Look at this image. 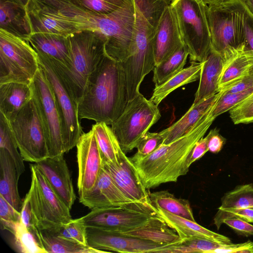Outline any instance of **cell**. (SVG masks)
<instances>
[{
  "instance_id": "7bdbcfd3",
  "label": "cell",
  "mask_w": 253,
  "mask_h": 253,
  "mask_svg": "<svg viewBox=\"0 0 253 253\" xmlns=\"http://www.w3.org/2000/svg\"><path fill=\"white\" fill-rule=\"evenodd\" d=\"M20 219V212L17 211L5 199L0 196L1 229L6 230L12 234Z\"/></svg>"
},
{
  "instance_id": "ba28073f",
  "label": "cell",
  "mask_w": 253,
  "mask_h": 253,
  "mask_svg": "<svg viewBox=\"0 0 253 253\" xmlns=\"http://www.w3.org/2000/svg\"><path fill=\"white\" fill-rule=\"evenodd\" d=\"M39 68L38 54L28 41L0 29V84L30 85Z\"/></svg>"
},
{
  "instance_id": "f35d334b",
  "label": "cell",
  "mask_w": 253,
  "mask_h": 253,
  "mask_svg": "<svg viewBox=\"0 0 253 253\" xmlns=\"http://www.w3.org/2000/svg\"><path fill=\"white\" fill-rule=\"evenodd\" d=\"M86 226L82 218L72 219L50 230H45L52 235L71 241L88 246L86 239Z\"/></svg>"
},
{
  "instance_id": "4316f807",
  "label": "cell",
  "mask_w": 253,
  "mask_h": 253,
  "mask_svg": "<svg viewBox=\"0 0 253 253\" xmlns=\"http://www.w3.org/2000/svg\"><path fill=\"white\" fill-rule=\"evenodd\" d=\"M19 177L12 158L6 150L0 148V196L20 212L23 201L18 189Z\"/></svg>"
},
{
  "instance_id": "9c48e42d",
  "label": "cell",
  "mask_w": 253,
  "mask_h": 253,
  "mask_svg": "<svg viewBox=\"0 0 253 253\" xmlns=\"http://www.w3.org/2000/svg\"><path fill=\"white\" fill-rule=\"evenodd\" d=\"M158 106L140 93L128 101L121 116L111 125L123 151H132L161 118Z\"/></svg>"
},
{
  "instance_id": "7c38bea8",
  "label": "cell",
  "mask_w": 253,
  "mask_h": 253,
  "mask_svg": "<svg viewBox=\"0 0 253 253\" xmlns=\"http://www.w3.org/2000/svg\"><path fill=\"white\" fill-rule=\"evenodd\" d=\"M159 215L152 203L132 202L123 206L95 208L82 217L86 227L125 232L139 227Z\"/></svg>"
},
{
  "instance_id": "ab89813d",
  "label": "cell",
  "mask_w": 253,
  "mask_h": 253,
  "mask_svg": "<svg viewBox=\"0 0 253 253\" xmlns=\"http://www.w3.org/2000/svg\"><path fill=\"white\" fill-rule=\"evenodd\" d=\"M135 7L155 29L171 0H133Z\"/></svg>"
},
{
  "instance_id": "30bf717a",
  "label": "cell",
  "mask_w": 253,
  "mask_h": 253,
  "mask_svg": "<svg viewBox=\"0 0 253 253\" xmlns=\"http://www.w3.org/2000/svg\"><path fill=\"white\" fill-rule=\"evenodd\" d=\"M9 122L24 161L36 163L49 157L44 127L33 97Z\"/></svg>"
},
{
  "instance_id": "52a82bcc",
  "label": "cell",
  "mask_w": 253,
  "mask_h": 253,
  "mask_svg": "<svg viewBox=\"0 0 253 253\" xmlns=\"http://www.w3.org/2000/svg\"><path fill=\"white\" fill-rule=\"evenodd\" d=\"M31 182L25 198L39 230H50L72 219L70 210L53 191L35 164H30Z\"/></svg>"
},
{
  "instance_id": "6f0895ef",
  "label": "cell",
  "mask_w": 253,
  "mask_h": 253,
  "mask_svg": "<svg viewBox=\"0 0 253 253\" xmlns=\"http://www.w3.org/2000/svg\"><path fill=\"white\" fill-rule=\"evenodd\" d=\"M9 0L12 1L13 2L17 3L18 4H21V5H23L24 6H26L29 1V0Z\"/></svg>"
},
{
  "instance_id": "d590c367",
  "label": "cell",
  "mask_w": 253,
  "mask_h": 253,
  "mask_svg": "<svg viewBox=\"0 0 253 253\" xmlns=\"http://www.w3.org/2000/svg\"><path fill=\"white\" fill-rule=\"evenodd\" d=\"M0 148L4 149L13 160L18 174L25 171L23 160L12 132L9 121L0 113Z\"/></svg>"
},
{
  "instance_id": "3957f363",
  "label": "cell",
  "mask_w": 253,
  "mask_h": 253,
  "mask_svg": "<svg viewBox=\"0 0 253 253\" xmlns=\"http://www.w3.org/2000/svg\"><path fill=\"white\" fill-rule=\"evenodd\" d=\"M69 38L70 63L64 66L48 59L78 103L89 77L107 54L105 48L107 39L102 33L91 30L79 31L70 35Z\"/></svg>"
},
{
  "instance_id": "7402d4cb",
  "label": "cell",
  "mask_w": 253,
  "mask_h": 253,
  "mask_svg": "<svg viewBox=\"0 0 253 253\" xmlns=\"http://www.w3.org/2000/svg\"><path fill=\"white\" fill-rule=\"evenodd\" d=\"M0 29L27 41L33 33L26 6L0 0Z\"/></svg>"
},
{
  "instance_id": "f546056e",
  "label": "cell",
  "mask_w": 253,
  "mask_h": 253,
  "mask_svg": "<svg viewBox=\"0 0 253 253\" xmlns=\"http://www.w3.org/2000/svg\"><path fill=\"white\" fill-rule=\"evenodd\" d=\"M203 65V62H192L189 66L155 86L150 100L158 106L163 99L177 88L197 81L200 79Z\"/></svg>"
},
{
  "instance_id": "8fae6325",
  "label": "cell",
  "mask_w": 253,
  "mask_h": 253,
  "mask_svg": "<svg viewBox=\"0 0 253 253\" xmlns=\"http://www.w3.org/2000/svg\"><path fill=\"white\" fill-rule=\"evenodd\" d=\"M38 55L40 66L54 91L61 119L64 150L67 153L76 146L84 133L78 114V103L50 60Z\"/></svg>"
},
{
  "instance_id": "f1b7e54d",
  "label": "cell",
  "mask_w": 253,
  "mask_h": 253,
  "mask_svg": "<svg viewBox=\"0 0 253 253\" xmlns=\"http://www.w3.org/2000/svg\"><path fill=\"white\" fill-rule=\"evenodd\" d=\"M253 70V51L245 47L224 61L217 92L224 86L245 77Z\"/></svg>"
},
{
  "instance_id": "836d02e7",
  "label": "cell",
  "mask_w": 253,
  "mask_h": 253,
  "mask_svg": "<svg viewBox=\"0 0 253 253\" xmlns=\"http://www.w3.org/2000/svg\"><path fill=\"white\" fill-rule=\"evenodd\" d=\"M39 236L47 253H99L102 251L39 230Z\"/></svg>"
},
{
  "instance_id": "bcb514c9",
  "label": "cell",
  "mask_w": 253,
  "mask_h": 253,
  "mask_svg": "<svg viewBox=\"0 0 253 253\" xmlns=\"http://www.w3.org/2000/svg\"><path fill=\"white\" fill-rule=\"evenodd\" d=\"M230 217H237L253 223V209L238 208L218 210L214 216V224L219 230L223 220Z\"/></svg>"
},
{
  "instance_id": "2e32d148",
  "label": "cell",
  "mask_w": 253,
  "mask_h": 253,
  "mask_svg": "<svg viewBox=\"0 0 253 253\" xmlns=\"http://www.w3.org/2000/svg\"><path fill=\"white\" fill-rule=\"evenodd\" d=\"M35 164L55 193L71 210L76 199V195L64 155L47 157Z\"/></svg>"
},
{
  "instance_id": "60d3db41",
  "label": "cell",
  "mask_w": 253,
  "mask_h": 253,
  "mask_svg": "<svg viewBox=\"0 0 253 253\" xmlns=\"http://www.w3.org/2000/svg\"><path fill=\"white\" fill-rule=\"evenodd\" d=\"M253 92V87L245 91L230 93H219V96L211 108V116L215 119L220 115L229 111L243 101Z\"/></svg>"
},
{
  "instance_id": "1f68e13d",
  "label": "cell",
  "mask_w": 253,
  "mask_h": 253,
  "mask_svg": "<svg viewBox=\"0 0 253 253\" xmlns=\"http://www.w3.org/2000/svg\"><path fill=\"white\" fill-rule=\"evenodd\" d=\"M152 204L170 213L196 221L187 200L177 198L167 190L149 193Z\"/></svg>"
},
{
  "instance_id": "f6af8a7d",
  "label": "cell",
  "mask_w": 253,
  "mask_h": 253,
  "mask_svg": "<svg viewBox=\"0 0 253 253\" xmlns=\"http://www.w3.org/2000/svg\"><path fill=\"white\" fill-rule=\"evenodd\" d=\"M164 138L160 132H147L138 143L136 155L146 156L153 153L164 143Z\"/></svg>"
},
{
  "instance_id": "5bb4252c",
  "label": "cell",
  "mask_w": 253,
  "mask_h": 253,
  "mask_svg": "<svg viewBox=\"0 0 253 253\" xmlns=\"http://www.w3.org/2000/svg\"><path fill=\"white\" fill-rule=\"evenodd\" d=\"M86 233L87 246L103 253H160L172 245L159 244L120 231L92 226L86 227Z\"/></svg>"
},
{
  "instance_id": "d6986e66",
  "label": "cell",
  "mask_w": 253,
  "mask_h": 253,
  "mask_svg": "<svg viewBox=\"0 0 253 253\" xmlns=\"http://www.w3.org/2000/svg\"><path fill=\"white\" fill-rule=\"evenodd\" d=\"M32 33H47L69 36L79 30L50 7L37 0L26 5Z\"/></svg>"
},
{
  "instance_id": "83f0119b",
  "label": "cell",
  "mask_w": 253,
  "mask_h": 253,
  "mask_svg": "<svg viewBox=\"0 0 253 253\" xmlns=\"http://www.w3.org/2000/svg\"><path fill=\"white\" fill-rule=\"evenodd\" d=\"M123 233L162 245L176 244L182 240L160 215L152 217L139 227Z\"/></svg>"
},
{
  "instance_id": "9a60e30c",
  "label": "cell",
  "mask_w": 253,
  "mask_h": 253,
  "mask_svg": "<svg viewBox=\"0 0 253 253\" xmlns=\"http://www.w3.org/2000/svg\"><path fill=\"white\" fill-rule=\"evenodd\" d=\"M76 147L78 167L77 188L81 196L93 187L102 168L103 159L92 129L82 134Z\"/></svg>"
},
{
  "instance_id": "7dc6e473",
  "label": "cell",
  "mask_w": 253,
  "mask_h": 253,
  "mask_svg": "<svg viewBox=\"0 0 253 253\" xmlns=\"http://www.w3.org/2000/svg\"><path fill=\"white\" fill-rule=\"evenodd\" d=\"M253 87V70L245 77L222 88V93L240 92Z\"/></svg>"
},
{
  "instance_id": "4dcf8cb0",
  "label": "cell",
  "mask_w": 253,
  "mask_h": 253,
  "mask_svg": "<svg viewBox=\"0 0 253 253\" xmlns=\"http://www.w3.org/2000/svg\"><path fill=\"white\" fill-rule=\"evenodd\" d=\"M94 132L103 162L119 164L125 154L111 127L103 122L96 123L91 128Z\"/></svg>"
},
{
  "instance_id": "ee69618b",
  "label": "cell",
  "mask_w": 253,
  "mask_h": 253,
  "mask_svg": "<svg viewBox=\"0 0 253 253\" xmlns=\"http://www.w3.org/2000/svg\"><path fill=\"white\" fill-rule=\"evenodd\" d=\"M229 112L234 124L253 122V92L243 101L231 109Z\"/></svg>"
},
{
  "instance_id": "9f6ffc18",
  "label": "cell",
  "mask_w": 253,
  "mask_h": 253,
  "mask_svg": "<svg viewBox=\"0 0 253 253\" xmlns=\"http://www.w3.org/2000/svg\"><path fill=\"white\" fill-rule=\"evenodd\" d=\"M208 5H216L222 3L230 0H201Z\"/></svg>"
},
{
  "instance_id": "11a10c76",
  "label": "cell",
  "mask_w": 253,
  "mask_h": 253,
  "mask_svg": "<svg viewBox=\"0 0 253 253\" xmlns=\"http://www.w3.org/2000/svg\"><path fill=\"white\" fill-rule=\"evenodd\" d=\"M253 16V0H239Z\"/></svg>"
},
{
  "instance_id": "d4e9b609",
  "label": "cell",
  "mask_w": 253,
  "mask_h": 253,
  "mask_svg": "<svg viewBox=\"0 0 253 253\" xmlns=\"http://www.w3.org/2000/svg\"><path fill=\"white\" fill-rule=\"evenodd\" d=\"M33 97L30 84L18 82L0 84V113L10 121Z\"/></svg>"
},
{
  "instance_id": "ac0fdd59",
  "label": "cell",
  "mask_w": 253,
  "mask_h": 253,
  "mask_svg": "<svg viewBox=\"0 0 253 253\" xmlns=\"http://www.w3.org/2000/svg\"><path fill=\"white\" fill-rule=\"evenodd\" d=\"M79 201L91 210L121 206L134 202L128 198L117 187L103 166L93 187L80 196Z\"/></svg>"
},
{
  "instance_id": "f5cc1de1",
  "label": "cell",
  "mask_w": 253,
  "mask_h": 253,
  "mask_svg": "<svg viewBox=\"0 0 253 253\" xmlns=\"http://www.w3.org/2000/svg\"><path fill=\"white\" fill-rule=\"evenodd\" d=\"M208 138L207 136L202 137L196 143L191 151L188 161V165H191L196 161L201 158L208 151Z\"/></svg>"
},
{
  "instance_id": "e575fe53",
  "label": "cell",
  "mask_w": 253,
  "mask_h": 253,
  "mask_svg": "<svg viewBox=\"0 0 253 253\" xmlns=\"http://www.w3.org/2000/svg\"><path fill=\"white\" fill-rule=\"evenodd\" d=\"M39 229L31 230L21 221L13 232L15 246L22 253H47L39 236Z\"/></svg>"
},
{
  "instance_id": "b9f144b4",
  "label": "cell",
  "mask_w": 253,
  "mask_h": 253,
  "mask_svg": "<svg viewBox=\"0 0 253 253\" xmlns=\"http://www.w3.org/2000/svg\"><path fill=\"white\" fill-rule=\"evenodd\" d=\"M72 3L88 11L109 14L122 7L129 0H69Z\"/></svg>"
},
{
  "instance_id": "8d00e7d4",
  "label": "cell",
  "mask_w": 253,
  "mask_h": 253,
  "mask_svg": "<svg viewBox=\"0 0 253 253\" xmlns=\"http://www.w3.org/2000/svg\"><path fill=\"white\" fill-rule=\"evenodd\" d=\"M238 208L253 209V184L236 186L224 194L221 198L220 209Z\"/></svg>"
},
{
  "instance_id": "681fc988",
  "label": "cell",
  "mask_w": 253,
  "mask_h": 253,
  "mask_svg": "<svg viewBox=\"0 0 253 253\" xmlns=\"http://www.w3.org/2000/svg\"><path fill=\"white\" fill-rule=\"evenodd\" d=\"M223 223L232 228L239 235L244 236L253 235V225L239 218H226Z\"/></svg>"
},
{
  "instance_id": "ffe728a7",
  "label": "cell",
  "mask_w": 253,
  "mask_h": 253,
  "mask_svg": "<svg viewBox=\"0 0 253 253\" xmlns=\"http://www.w3.org/2000/svg\"><path fill=\"white\" fill-rule=\"evenodd\" d=\"M183 45L175 14L170 5L165 10L155 29V66L167 59Z\"/></svg>"
},
{
  "instance_id": "f907efd6",
  "label": "cell",
  "mask_w": 253,
  "mask_h": 253,
  "mask_svg": "<svg viewBox=\"0 0 253 253\" xmlns=\"http://www.w3.org/2000/svg\"><path fill=\"white\" fill-rule=\"evenodd\" d=\"M253 253V242L225 245L217 248L212 253Z\"/></svg>"
},
{
  "instance_id": "4fadbf2b",
  "label": "cell",
  "mask_w": 253,
  "mask_h": 253,
  "mask_svg": "<svg viewBox=\"0 0 253 253\" xmlns=\"http://www.w3.org/2000/svg\"><path fill=\"white\" fill-rule=\"evenodd\" d=\"M30 85L44 127L49 157L64 155L65 152L61 122L56 98L51 84L40 66Z\"/></svg>"
},
{
  "instance_id": "e0dca14e",
  "label": "cell",
  "mask_w": 253,
  "mask_h": 253,
  "mask_svg": "<svg viewBox=\"0 0 253 253\" xmlns=\"http://www.w3.org/2000/svg\"><path fill=\"white\" fill-rule=\"evenodd\" d=\"M104 167L109 173L117 187L130 200L151 203L149 193L129 158L125 155L119 164L103 162Z\"/></svg>"
},
{
  "instance_id": "484cf974",
  "label": "cell",
  "mask_w": 253,
  "mask_h": 253,
  "mask_svg": "<svg viewBox=\"0 0 253 253\" xmlns=\"http://www.w3.org/2000/svg\"><path fill=\"white\" fill-rule=\"evenodd\" d=\"M224 63V60L221 56L211 49L203 62L199 86L193 103H200L217 93Z\"/></svg>"
},
{
  "instance_id": "816d5d0a",
  "label": "cell",
  "mask_w": 253,
  "mask_h": 253,
  "mask_svg": "<svg viewBox=\"0 0 253 253\" xmlns=\"http://www.w3.org/2000/svg\"><path fill=\"white\" fill-rule=\"evenodd\" d=\"M208 138V151L212 153H218L225 143L226 139L219 133L217 128L211 129L207 135Z\"/></svg>"
},
{
  "instance_id": "44dd1931",
  "label": "cell",
  "mask_w": 253,
  "mask_h": 253,
  "mask_svg": "<svg viewBox=\"0 0 253 253\" xmlns=\"http://www.w3.org/2000/svg\"><path fill=\"white\" fill-rule=\"evenodd\" d=\"M69 36L52 33H33L27 41L37 54L65 66L70 63L71 59Z\"/></svg>"
},
{
  "instance_id": "6da1fadb",
  "label": "cell",
  "mask_w": 253,
  "mask_h": 253,
  "mask_svg": "<svg viewBox=\"0 0 253 253\" xmlns=\"http://www.w3.org/2000/svg\"><path fill=\"white\" fill-rule=\"evenodd\" d=\"M128 101L122 63L106 54L89 77L78 102L79 118L111 125Z\"/></svg>"
},
{
  "instance_id": "db71d44e",
  "label": "cell",
  "mask_w": 253,
  "mask_h": 253,
  "mask_svg": "<svg viewBox=\"0 0 253 253\" xmlns=\"http://www.w3.org/2000/svg\"><path fill=\"white\" fill-rule=\"evenodd\" d=\"M20 213V220L27 228L31 230L38 229L35 225L29 202L25 197L23 201Z\"/></svg>"
},
{
  "instance_id": "7a4b0ae2",
  "label": "cell",
  "mask_w": 253,
  "mask_h": 253,
  "mask_svg": "<svg viewBox=\"0 0 253 253\" xmlns=\"http://www.w3.org/2000/svg\"><path fill=\"white\" fill-rule=\"evenodd\" d=\"M211 109L183 136L169 144H163L147 156L135 154L129 157L147 189L176 182L180 176L188 172L192 150L215 119L211 115Z\"/></svg>"
},
{
  "instance_id": "5b68a950",
  "label": "cell",
  "mask_w": 253,
  "mask_h": 253,
  "mask_svg": "<svg viewBox=\"0 0 253 253\" xmlns=\"http://www.w3.org/2000/svg\"><path fill=\"white\" fill-rule=\"evenodd\" d=\"M243 8L239 0L208 5L211 49L224 61L244 47Z\"/></svg>"
},
{
  "instance_id": "74e56055",
  "label": "cell",
  "mask_w": 253,
  "mask_h": 253,
  "mask_svg": "<svg viewBox=\"0 0 253 253\" xmlns=\"http://www.w3.org/2000/svg\"><path fill=\"white\" fill-rule=\"evenodd\" d=\"M227 244H222L214 241L202 238H191L182 240L162 251V253H212L215 249Z\"/></svg>"
},
{
  "instance_id": "277c9868",
  "label": "cell",
  "mask_w": 253,
  "mask_h": 253,
  "mask_svg": "<svg viewBox=\"0 0 253 253\" xmlns=\"http://www.w3.org/2000/svg\"><path fill=\"white\" fill-rule=\"evenodd\" d=\"M170 5L190 61L204 62L211 48L208 5L201 0H171Z\"/></svg>"
},
{
  "instance_id": "d6a6232c",
  "label": "cell",
  "mask_w": 253,
  "mask_h": 253,
  "mask_svg": "<svg viewBox=\"0 0 253 253\" xmlns=\"http://www.w3.org/2000/svg\"><path fill=\"white\" fill-rule=\"evenodd\" d=\"M189 52L183 44L170 56L154 67L153 81L158 86L184 69Z\"/></svg>"
},
{
  "instance_id": "cb8c5ba5",
  "label": "cell",
  "mask_w": 253,
  "mask_h": 253,
  "mask_svg": "<svg viewBox=\"0 0 253 253\" xmlns=\"http://www.w3.org/2000/svg\"><path fill=\"white\" fill-rule=\"evenodd\" d=\"M156 209L160 216L176 231L181 240L198 237L211 240L222 244H232L227 237L211 231L196 221L170 213L161 208Z\"/></svg>"
},
{
  "instance_id": "603a6c76",
  "label": "cell",
  "mask_w": 253,
  "mask_h": 253,
  "mask_svg": "<svg viewBox=\"0 0 253 253\" xmlns=\"http://www.w3.org/2000/svg\"><path fill=\"white\" fill-rule=\"evenodd\" d=\"M219 93L197 104L193 103L186 113L169 127L160 131L164 138L163 144H168L188 132L214 105Z\"/></svg>"
},
{
  "instance_id": "8992f818",
  "label": "cell",
  "mask_w": 253,
  "mask_h": 253,
  "mask_svg": "<svg viewBox=\"0 0 253 253\" xmlns=\"http://www.w3.org/2000/svg\"><path fill=\"white\" fill-rule=\"evenodd\" d=\"M135 8V24L129 55L121 62L123 68L128 101L140 93V86L145 77L155 66L154 35L155 29Z\"/></svg>"
},
{
  "instance_id": "c3c4849f",
  "label": "cell",
  "mask_w": 253,
  "mask_h": 253,
  "mask_svg": "<svg viewBox=\"0 0 253 253\" xmlns=\"http://www.w3.org/2000/svg\"><path fill=\"white\" fill-rule=\"evenodd\" d=\"M243 6V22L244 31V47L245 48L253 51V16L244 5Z\"/></svg>"
}]
</instances>
